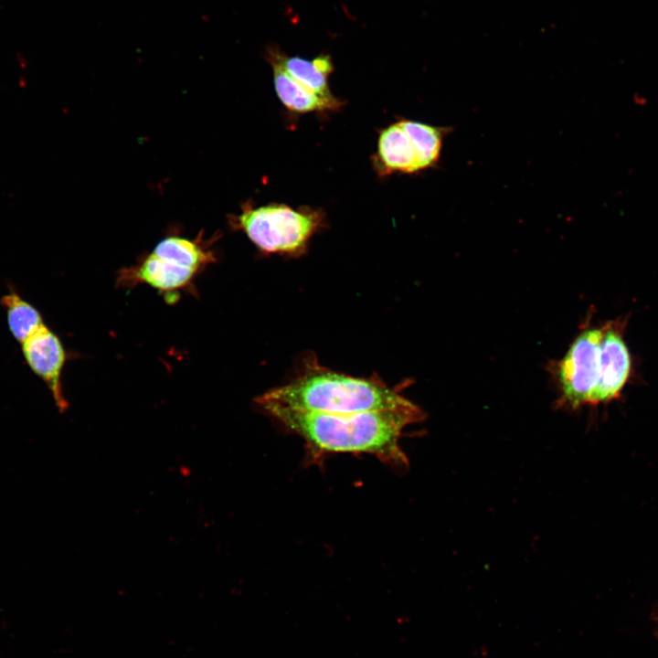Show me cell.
<instances>
[{"label":"cell","instance_id":"6da1fadb","mask_svg":"<svg viewBox=\"0 0 658 658\" xmlns=\"http://www.w3.org/2000/svg\"><path fill=\"white\" fill-rule=\"evenodd\" d=\"M264 412L299 435L313 454L367 453L395 466H408L399 447L403 430L423 419L413 402L398 409L355 413L312 412L256 402Z\"/></svg>","mask_w":658,"mask_h":658},{"label":"cell","instance_id":"7a4b0ae2","mask_svg":"<svg viewBox=\"0 0 658 658\" xmlns=\"http://www.w3.org/2000/svg\"><path fill=\"white\" fill-rule=\"evenodd\" d=\"M256 402L339 414L398 409L411 403L379 379L340 374L313 358L303 364L292 381L258 397Z\"/></svg>","mask_w":658,"mask_h":658},{"label":"cell","instance_id":"3957f363","mask_svg":"<svg viewBox=\"0 0 658 658\" xmlns=\"http://www.w3.org/2000/svg\"><path fill=\"white\" fill-rule=\"evenodd\" d=\"M324 214L317 210L293 209L283 204L253 207L248 202L229 222L265 254L299 255L324 226Z\"/></svg>","mask_w":658,"mask_h":658},{"label":"cell","instance_id":"277c9868","mask_svg":"<svg viewBox=\"0 0 658 658\" xmlns=\"http://www.w3.org/2000/svg\"><path fill=\"white\" fill-rule=\"evenodd\" d=\"M448 128L401 119L381 130L375 164L379 174H416L440 161Z\"/></svg>","mask_w":658,"mask_h":658},{"label":"cell","instance_id":"5b68a950","mask_svg":"<svg viewBox=\"0 0 658 658\" xmlns=\"http://www.w3.org/2000/svg\"><path fill=\"white\" fill-rule=\"evenodd\" d=\"M603 329L583 331L557 366L562 400L572 408L589 403L600 372V345Z\"/></svg>","mask_w":658,"mask_h":658},{"label":"cell","instance_id":"8992f818","mask_svg":"<svg viewBox=\"0 0 658 658\" xmlns=\"http://www.w3.org/2000/svg\"><path fill=\"white\" fill-rule=\"evenodd\" d=\"M24 357L32 369L48 387L60 412L68 409L61 386V373L66 352L58 335L45 324L22 344Z\"/></svg>","mask_w":658,"mask_h":658},{"label":"cell","instance_id":"52a82bcc","mask_svg":"<svg viewBox=\"0 0 658 658\" xmlns=\"http://www.w3.org/2000/svg\"><path fill=\"white\" fill-rule=\"evenodd\" d=\"M197 273L189 267L150 253L139 264L121 270L117 284L133 287L144 283L161 292L172 294L192 285Z\"/></svg>","mask_w":658,"mask_h":658},{"label":"cell","instance_id":"ba28073f","mask_svg":"<svg viewBox=\"0 0 658 658\" xmlns=\"http://www.w3.org/2000/svg\"><path fill=\"white\" fill-rule=\"evenodd\" d=\"M630 370V354L621 334L613 329L603 330L600 345L599 378L589 404L607 402L618 397Z\"/></svg>","mask_w":658,"mask_h":658},{"label":"cell","instance_id":"9c48e42d","mask_svg":"<svg viewBox=\"0 0 658 658\" xmlns=\"http://www.w3.org/2000/svg\"><path fill=\"white\" fill-rule=\"evenodd\" d=\"M273 72L274 89L278 98L290 111L299 113L334 111L343 101L333 96L323 97L292 79L274 58L267 57Z\"/></svg>","mask_w":658,"mask_h":658},{"label":"cell","instance_id":"30bf717a","mask_svg":"<svg viewBox=\"0 0 658 658\" xmlns=\"http://www.w3.org/2000/svg\"><path fill=\"white\" fill-rule=\"evenodd\" d=\"M267 54V57L279 62L292 79L305 88L323 97L334 96L328 85L329 75L334 69L329 55L322 54L309 60L300 57H289L271 48Z\"/></svg>","mask_w":658,"mask_h":658},{"label":"cell","instance_id":"8fae6325","mask_svg":"<svg viewBox=\"0 0 658 658\" xmlns=\"http://www.w3.org/2000/svg\"><path fill=\"white\" fill-rule=\"evenodd\" d=\"M153 254L189 267L196 271H202L216 260L212 250L197 241L179 236H169L157 243Z\"/></svg>","mask_w":658,"mask_h":658},{"label":"cell","instance_id":"7c38bea8","mask_svg":"<svg viewBox=\"0 0 658 658\" xmlns=\"http://www.w3.org/2000/svg\"><path fill=\"white\" fill-rule=\"evenodd\" d=\"M1 303L6 310L9 330L20 344L44 324L39 312L16 292L3 296Z\"/></svg>","mask_w":658,"mask_h":658}]
</instances>
